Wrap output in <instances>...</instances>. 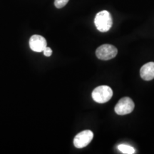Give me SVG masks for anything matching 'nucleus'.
<instances>
[{"mask_svg":"<svg viewBox=\"0 0 154 154\" xmlns=\"http://www.w3.org/2000/svg\"><path fill=\"white\" fill-rule=\"evenodd\" d=\"M94 24L96 29L101 32H106L111 28L113 19L110 13L103 10L97 13L94 19Z\"/></svg>","mask_w":154,"mask_h":154,"instance_id":"f257e3e1","label":"nucleus"},{"mask_svg":"<svg viewBox=\"0 0 154 154\" xmlns=\"http://www.w3.org/2000/svg\"><path fill=\"white\" fill-rule=\"evenodd\" d=\"M113 96L112 89L108 86H100L94 88L92 92V98L99 103H106Z\"/></svg>","mask_w":154,"mask_h":154,"instance_id":"f03ea898","label":"nucleus"},{"mask_svg":"<svg viewBox=\"0 0 154 154\" xmlns=\"http://www.w3.org/2000/svg\"><path fill=\"white\" fill-rule=\"evenodd\" d=\"M118 53V50L111 44H103L96 49V55L101 60H110L114 58Z\"/></svg>","mask_w":154,"mask_h":154,"instance_id":"7ed1b4c3","label":"nucleus"},{"mask_svg":"<svg viewBox=\"0 0 154 154\" xmlns=\"http://www.w3.org/2000/svg\"><path fill=\"white\" fill-rule=\"evenodd\" d=\"M134 103L129 97H124L119 101L115 106V111L117 114L123 116L131 113L134 109Z\"/></svg>","mask_w":154,"mask_h":154,"instance_id":"20e7f679","label":"nucleus"},{"mask_svg":"<svg viewBox=\"0 0 154 154\" xmlns=\"http://www.w3.org/2000/svg\"><path fill=\"white\" fill-rule=\"evenodd\" d=\"M94 138V134L91 131L85 130L79 133L75 136L74 139V144L77 149H82L86 147L91 142Z\"/></svg>","mask_w":154,"mask_h":154,"instance_id":"39448f33","label":"nucleus"},{"mask_svg":"<svg viewBox=\"0 0 154 154\" xmlns=\"http://www.w3.org/2000/svg\"><path fill=\"white\" fill-rule=\"evenodd\" d=\"M47 43L45 38L40 35H33L29 39V47L35 52H42L47 47Z\"/></svg>","mask_w":154,"mask_h":154,"instance_id":"423d86ee","label":"nucleus"},{"mask_svg":"<svg viewBox=\"0 0 154 154\" xmlns=\"http://www.w3.org/2000/svg\"><path fill=\"white\" fill-rule=\"evenodd\" d=\"M140 77L145 81H151L154 79V62L144 64L140 70Z\"/></svg>","mask_w":154,"mask_h":154,"instance_id":"0eeeda50","label":"nucleus"},{"mask_svg":"<svg viewBox=\"0 0 154 154\" xmlns=\"http://www.w3.org/2000/svg\"><path fill=\"white\" fill-rule=\"evenodd\" d=\"M118 149L121 153L124 154H133L135 153L134 148L128 145H125V144H121L118 146Z\"/></svg>","mask_w":154,"mask_h":154,"instance_id":"6e6552de","label":"nucleus"},{"mask_svg":"<svg viewBox=\"0 0 154 154\" xmlns=\"http://www.w3.org/2000/svg\"><path fill=\"white\" fill-rule=\"evenodd\" d=\"M69 0H54V5L58 9H61L66 5Z\"/></svg>","mask_w":154,"mask_h":154,"instance_id":"1a4fd4ad","label":"nucleus"},{"mask_svg":"<svg viewBox=\"0 0 154 154\" xmlns=\"http://www.w3.org/2000/svg\"><path fill=\"white\" fill-rule=\"evenodd\" d=\"M43 51L44 56H46V57H50L51 55V54H52V50L51 49V48L47 47L44 49Z\"/></svg>","mask_w":154,"mask_h":154,"instance_id":"9d476101","label":"nucleus"}]
</instances>
